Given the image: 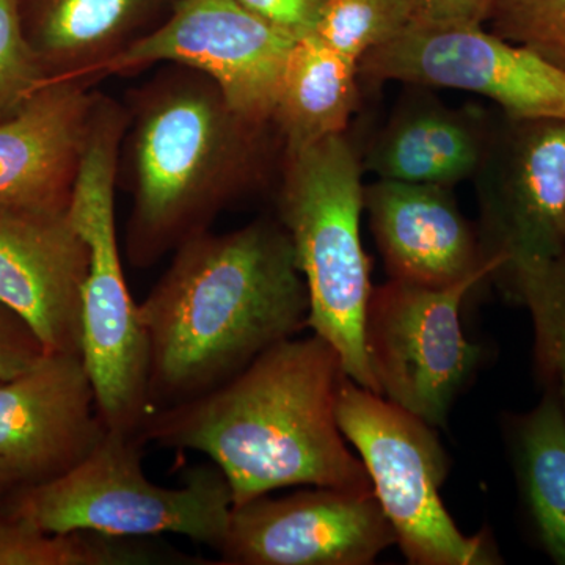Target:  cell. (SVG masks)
<instances>
[{
  "instance_id": "cell-21",
  "label": "cell",
  "mask_w": 565,
  "mask_h": 565,
  "mask_svg": "<svg viewBox=\"0 0 565 565\" xmlns=\"http://www.w3.org/2000/svg\"><path fill=\"white\" fill-rule=\"evenodd\" d=\"M158 550L92 531L47 533L14 515H0V565H136L166 559Z\"/></svg>"
},
{
  "instance_id": "cell-5",
  "label": "cell",
  "mask_w": 565,
  "mask_h": 565,
  "mask_svg": "<svg viewBox=\"0 0 565 565\" xmlns=\"http://www.w3.org/2000/svg\"><path fill=\"white\" fill-rule=\"evenodd\" d=\"M362 152L348 134L285 154L278 221L308 292L307 327L332 345L349 379L379 394L366 348L370 259L360 237Z\"/></svg>"
},
{
  "instance_id": "cell-28",
  "label": "cell",
  "mask_w": 565,
  "mask_h": 565,
  "mask_svg": "<svg viewBox=\"0 0 565 565\" xmlns=\"http://www.w3.org/2000/svg\"><path fill=\"white\" fill-rule=\"evenodd\" d=\"M14 484H22L20 476L14 473V470L10 465L0 460V492Z\"/></svg>"
},
{
  "instance_id": "cell-19",
  "label": "cell",
  "mask_w": 565,
  "mask_h": 565,
  "mask_svg": "<svg viewBox=\"0 0 565 565\" xmlns=\"http://www.w3.org/2000/svg\"><path fill=\"white\" fill-rule=\"evenodd\" d=\"M359 63L330 50L315 35L296 41L282 70L273 114L285 154L348 132L359 102Z\"/></svg>"
},
{
  "instance_id": "cell-11",
  "label": "cell",
  "mask_w": 565,
  "mask_h": 565,
  "mask_svg": "<svg viewBox=\"0 0 565 565\" xmlns=\"http://www.w3.org/2000/svg\"><path fill=\"white\" fill-rule=\"evenodd\" d=\"M297 40L236 0H177L154 31L107 63L99 77L173 63L211 77L237 114L273 126L282 70Z\"/></svg>"
},
{
  "instance_id": "cell-15",
  "label": "cell",
  "mask_w": 565,
  "mask_h": 565,
  "mask_svg": "<svg viewBox=\"0 0 565 565\" xmlns=\"http://www.w3.org/2000/svg\"><path fill=\"white\" fill-rule=\"evenodd\" d=\"M363 211L390 280L445 288L493 277L497 266L487 262L452 188L377 180L364 185Z\"/></svg>"
},
{
  "instance_id": "cell-17",
  "label": "cell",
  "mask_w": 565,
  "mask_h": 565,
  "mask_svg": "<svg viewBox=\"0 0 565 565\" xmlns=\"http://www.w3.org/2000/svg\"><path fill=\"white\" fill-rule=\"evenodd\" d=\"M405 95L362 154L377 180L455 188L481 169L494 126L484 107H448L418 85Z\"/></svg>"
},
{
  "instance_id": "cell-24",
  "label": "cell",
  "mask_w": 565,
  "mask_h": 565,
  "mask_svg": "<svg viewBox=\"0 0 565 565\" xmlns=\"http://www.w3.org/2000/svg\"><path fill=\"white\" fill-rule=\"evenodd\" d=\"M47 82L46 71L25 39L20 0H0V118Z\"/></svg>"
},
{
  "instance_id": "cell-12",
  "label": "cell",
  "mask_w": 565,
  "mask_h": 565,
  "mask_svg": "<svg viewBox=\"0 0 565 565\" xmlns=\"http://www.w3.org/2000/svg\"><path fill=\"white\" fill-rule=\"evenodd\" d=\"M394 544L374 493L315 487L234 505L218 553L226 565H367Z\"/></svg>"
},
{
  "instance_id": "cell-23",
  "label": "cell",
  "mask_w": 565,
  "mask_h": 565,
  "mask_svg": "<svg viewBox=\"0 0 565 565\" xmlns=\"http://www.w3.org/2000/svg\"><path fill=\"white\" fill-rule=\"evenodd\" d=\"M490 32L565 71V0H497Z\"/></svg>"
},
{
  "instance_id": "cell-14",
  "label": "cell",
  "mask_w": 565,
  "mask_h": 565,
  "mask_svg": "<svg viewBox=\"0 0 565 565\" xmlns=\"http://www.w3.org/2000/svg\"><path fill=\"white\" fill-rule=\"evenodd\" d=\"M107 427L79 353L46 352L0 382V460L39 484L90 455Z\"/></svg>"
},
{
  "instance_id": "cell-3",
  "label": "cell",
  "mask_w": 565,
  "mask_h": 565,
  "mask_svg": "<svg viewBox=\"0 0 565 565\" xmlns=\"http://www.w3.org/2000/svg\"><path fill=\"white\" fill-rule=\"evenodd\" d=\"M120 162L132 196L126 256L148 269L263 180L269 131L233 109L211 77L167 68L132 93Z\"/></svg>"
},
{
  "instance_id": "cell-13",
  "label": "cell",
  "mask_w": 565,
  "mask_h": 565,
  "mask_svg": "<svg viewBox=\"0 0 565 565\" xmlns=\"http://www.w3.org/2000/svg\"><path fill=\"white\" fill-rule=\"evenodd\" d=\"M88 263L70 204L0 200V302L31 326L46 352L81 355Z\"/></svg>"
},
{
  "instance_id": "cell-18",
  "label": "cell",
  "mask_w": 565,
  "mask_h": 565,
  "mask_svg": "<svg viewBox=\"0 0 565 565\" xmlns=\"http://www.w3.org/2000/svg\"><path fill=\"white\" fill-rule=\"evenodd\" d=\"M163 2L32 0L21 10L22 29L47 81L92 84L107 63L154 31L152 17Z\"/></svg>"
},
{
  "instance_id": "cell-1",
  "label": "cell",
  "mask_w": 565,
  "mask_h": 565,
  "mask_svg": "<svg viewBox=\"0 0 565 565\" xmlns=\"http://www.w3.org/2000/svg\"><path fill=\"white\" fill-rule=\"evenodd\" d=\"M139 313L151 414L203 396L307 327L291 237L273 218L199 234L173 252Z\"/></svg>"
},
{
  "instance_id": "cell-22",
  "label": "cell",
  "mask_w": 565,
  "mask_h": 565,
  "mask_svg": "<svg viewBox=\"0 0 565 565\" xmlns=\"http://www.w3.org/2000/svg\"><path fill=\"white\" fill-rule=\"evenodd\" d=\"M414 18L415 0H326L313 35L360 63L367 52L397 39Z\"/></svg>"
},
{
  "instance_id": "cell-26",
  "label": "cell",
  "mask_w": 565,
  "mask_h": 565,
  "mask_svg": "<svg viewBox=\"0 0 565 565\" xmlns=\"http://www.w3.org/2000/svg\"><path fill=\"white\" fill-rule=\"evenodd\" d=\"M245 10L294 40L313 35L326 0H236Z\"/></svg>"
},
{
  "instance_id": "cell-7",
  "label": "cell",
  "mask_w": 565,
  "mask_h": 565,
  "mask_svg": "<svg viewBox=\"0 0 565 565\" xmlns=\"http://www.w3.org/2000/svg\"><path fill=\"white\" fill-rule=\"evenodd\" d=\"M337 419L362 457L379 504L405 559L415 565H494L489 535H465L440 489L449 457L434 426L349 379L337 396Z\"/></svg>"
},
{
  "instance_id": "cell-20",
  "label": "cell",
  "mask_w": 565,
  "mask_h": 565,
  "mask_svg": "<svg viewBox=\"0 0 565 565\" xmlns=\"http://www.w3.org/2000/svg\"><path fill=\"white\" fill-rule=\"evenodd\" d=\"M520 482L541 544L565 565V411L556 386L516 423Z\"/></svg>"
},
{
  "instance_id": "cell-10",
  "label": "cell",
  "mask_w": 565,
  "mask_h": 565,
  "mask_svg": "<svg viewBox=\"0 0 565 565\" xmlns=\"http://www.w3.org/2000/svg\"><path fill=\"white\" fill-rule=\"evenodd\" d=\"M362 79L476 93L516 120L565 121V71L484 25L429 28L412 22L367 52Z\"/></svg>"
},
{
  "instance_id": "cell-27",
  "label": "cell",
  "mask_w": 565,
  "mask_h": 565,
  "mask_svg": "<svg viewBox=\"0 0 565 565\" xmlns=\"http://www.w3.org/2000/svg\"><path fill=\"white\" fill-rule=\"evenodd\" d=\"M497 0H415L414 24L484 25Z\"/></svg>"
},
{
  "instance_id": "cell-4",
  "label": "cell",
  "mask_w": 565,
  "mask_h": 565,
  "mask_svg": "<svg viewBox=\"0 0 565 565\" xmlns=\"http://www.w3.org/2000/svg\"><path fill=\"white\" fill-rule=\"evenodd\" d=\"M128 114L99 95L82 150L70 215L90 253L82 292L81 356L107 429L140 434L150 416V351L118 243L115 185Z\"/></svg>"
},
{
  "instance_id": "cell-8",
  "label": "cell",
  "mask_w": 565,
  "mask_h": 565,
  "mask_svg": "<svg viewBox=\"0 0 565 565\" xmlns=\"http://www.w3.org/2000/svg\"><path fill=\"white\" fill-rule=\"evenodd\" d=\"M471 181L492 278L519 302L565 259V121L501 115Z\"/></svg>"
},
{
  "instance_id": "cell-2",
  "label": "cell",
  "mask_w": 565,
  "mask_h": 565,
  "mask_svg": "<svg viewBox=\"0 0 565 565\" xmlns=\"http://www.w3.org/2000/svg\"><path fill=\"white\" fill-rule=\"evenodd\" d=\"M344 377L340 355L321 337L289 338L218 388L152 412L140 437L210 457L233 508L294 486L374 493L338 426Z\"/></svg>"
},
{
  "instance_id": "cell-9",
  "label": "cell",
  "mask_w": 565,
  "mask_h": 565,
  "mask_svg": "<svg viewBox=\"0 0 565 565\" xmlns=\"http://www.w3.org/2000/svg\"><path fill=\"white\" fill-rule=\"evenodd\" d=\"M486 277L445 288L397 280L373 289L364 348L379 394L430 426H444L482 359L460 326V308Z\"/></svg>"
},
{
  "instance_id": "cell-6",
  "label": "cell",
  "mask_w": 565,
  "mask_h": 565,
  "mask_svg": "<svg viewBox=\"0 0 565 565\" xmlns=\"http://www.w3.org/2000/svg\"><path fill=\"white\" fill-rule=\"evenodd\" d=\"M143 445L140 434L107 429L66 473L25 486L10 515L47 533L177 534L218 552L233 511L225 475L214 463L199 465L185 471L181 487L156 484L141 467Z\"/></svg>"
},
{
  "instance_id": "cell-25",
  "label": "cell",
  "mask_w": 565,
  "mask_h": 565,
  "mask_svg": "<svg viewBox=\"0 0 565 565\" xmlns=\"http://www.w3.org/2000/svg\"><path fill=\"white\" fill-rule=\"evenodd\" d=\"M44 353L46 349L31 326L0 302V382L31 370Z\"/></svg>"
},
{
  "instance_id": "cell-16",
  "label": "cell",
  "mask_w": 565,
  "mask_h": 565,
  "mask_svg": "<svg viewBox=\"0 0 565 565\" xmlns=\"http://www.w3.org/2000/svg\"><path fill=\"white\" fill-rule=\"evenodd\" d=\"M98 93L47 82L0 118V200L70 204Z\"/></svg>"
}]
</instances>
